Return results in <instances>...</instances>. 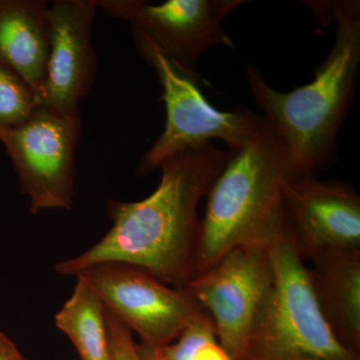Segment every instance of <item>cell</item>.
<instances>
[{
    "mask_svg": "<svg viewBox=\"0 0 360 360\" xmlns=\"http://www.w3.org/2000/svg\"><path fill=\"white\" fill-rule=\"evenodd\" d=\"M0 360H26L20 349L0 331Z\"/></svg>",
    "mask_w": 360,
    "mask_h": 360,
    "instance_id": "obj_18",
    "label": "cell"
},
{
    "mask_svg": "<svg viewBox=\"0 0 360 360\" xmlns=\"http://www.w3.org/2000/svg\"><path fill=\"white\" fill-rule=\"evenodd\" d=\"M35 108L32 89L18 73L0 63V134L20 127Z\"/></svg>",
    "mask_w": 360,
    "mask_h": 360,
    "instance_id": "obj_16",
    "label": "cell"
},
{
    "mask_svg": "<svg viewBox=\"0 0 360 360\" xmlns=\"http://www.w3.org/2000/svg\"><path fill=\"white\" fill-rule=\"evenodd\" d=\"M274 279L260 305L243 360H360L329 328L310 285L309 267L284 232L269 245Z\"/></svg>",
    "mask_w": 360,
    "mask_h": 360,
    "instance_id": "obj_4",
    "label": "cell"
},
{
    "mask_svg": "<svg viewBox=\"0 0 360 360\" xmlns=\"http://www.w3.org/2000/svg\"><path fill=\"white\" fill-rule=\"evenodd\" d=\"M75 277L84 281L106 310L146 347L169 345L205 311L186 290L168 285L134 265L96 264Z\"/></svg>",
    "mask_w": 360,
    "mask_h": 360,
    "instance_id": "obj_7",
    "label": "cell"
},
{
    "mask_svg": "<svg viewBox=\"0 0 360 360\" xmlns=\"http://www.w3.org/2000/svg\"><path fill=\"white\" fill-rule=\"evenodd\" d=\"M272 279L269 248H238L193 277L184 288L212 317L217 340L234 360H243Z\"/></svg>",
    "mask_w": 360,
    "mask_h": 360,
    "instance_id": "obj_8",
    "label": "cell"
},
{
    "mask_svg": "<svg viewBox=\"0 0 360 360\" xmlns=\"http://www.w3.org/2000/svg\"><path fill=\"white\" fill-rule=\"evenodd\" d=\"M111 360H142L131 331L106 310Z\"/></svg>",
    "mask_w": 360,
    "mask_h": 360,
    "instance_id": "obj_17",
    "label": "cell"
},
{
    "mask_svg": "<svg viewBox=\"0 0 360 360\" xmlns=\"http://www.w3.org/2000/svg\"><path fill=\"white\" fill-rule=\"evenodd\" d=\"M229 156V150L210 142L170 158L161 165L160 184L150 195L134 202L110 200V231L89 250L58 262L54 269L75 276L96 264H129L184 290L193 276L198 206Z\"/></svg>",
    "mask_w": 360,
    "mask_h": 360,
    "instance_id": "obj_1",
    "label": "cell"
},
{
    "mask_svg": "<svg viewBox=\"0 0 360 360\" xmlns=\"http://www.w3.org/2000/svg\"><path fill=\"white\" fill-rule=\"evenodd\" d=\"M310 285L342 345L360 354V250H331L311 259Z\"/></svg>",
    "mask_w": 360,
    "mask_h": 360,
    "instance_id": "obj_12",
    "label": "cell"
},
{
    "mask_svg": "<svg viewBox=\"0 0 360 360\" xmlns=\"http://www.w3.org/2000/svg\"><path fill=\"white\" fill-rule=\"evenodd\" d=\"M243 0H167L160 4L144 1H97L106 13L130 21L184 75L202 84L196 71L198 59L214 46L233 49L222 20Z\"/></svg>",
    "mask_w": 360,
    "mask_h": 360,
    "instance_id": "obj_9",
    "label": "cell"
},
{
    "mask_svg": "<svg viewBox=\"0 0 360 360\" xmlns=\"http://www.w3.org/2000/svg\"><path fill=\"white\" fill-rule=\"evenodd\" d=\"M335 25V44L309 84L281 92L255 66L245 65L253 99L288 148V180L317 177L336 158V136L352 104L360 63L359 2L347 1Z\"/></svg>",
    "mask_w": 360,
    "mask_h": 360,
    "instance_id": "obj_2",
    "label": "cell"
},
{
    "mask_svg": "<svg viewBox=\"0 0 360 360\" xmlns=\"http://www.w3.org/2000/svg\"><path fill=\"white\" fill-rule=\"evenodd\" d=\"M137 51L155 68L162 87L167 122L162 134L142 156L137 172L148 174L182 151L220 139L238 150L269 127L264 116L246 108L220 111L203 96L200 82L184 75L139 26L131 25Z\"/></svg>",
    "mask_w": 360,
    "mask_h": 360,
    "instance_id": "obj_5",
    "label": "cell"
},
{
    "mask_svg": "<svg viewBox=\"0 0 360 360\" xmlns=\"http://www.w3.org/2000/svg\"><path fill=\"white\" fill-rule=\"evenodd\" d=\"M146 347L158 360H234L217 340L214 323L206 311L194 317L169 345Z\"/></svg>",
    "mask_w": 360,
    "mask_h": 360,
    "instance_id": "obj_15",
    "label": "cell"
},
{
    "mask_svg": "<svg viewBox=\"0 0 360 360\" xmlns=\"http://www.w3.org/2000/svg\"><path fill=\"white\" fill-rule=\"evenodd\" d=\"M137 350H139V356H141L142 360H158L153 356L150 350L146 345H141V343H139V345L137 343Z\"/></svg>",
    "mask_w": 360,
    "mask_h": 360,
    "instance_id": "obj_19",
    "label": "cell"
},
{
    "mask_svg": "<svg viewBox=\"0 0 360 360\" xmlns=\"http://www.w3.org/2000/svg\"><path fill=\"white\" fill-rule=\"evenodd\" d=\"M51 51L49 4L41 0H0V63L32 89L44 82Z\"/></svg>",
    "mask_w": 360,
    "mask_h": 360,
    "instance_id": "obj_13",
    "label": "cell"
},
{
    "mask_svg": "<svg viewBox=\"0 0 360 360\" xmlns=\"http://www.w3.org/2000/svg\"><path fill=\"white\" fill-rule=\"evenodd\" d=\"M283 232L303 262L331 250H360V196L345 182L288 180Z\"/></svg>",
    "mask_w": 360,
    "mask_h": 360,
    "instance_id": "obj_10",
    "label": "cell"
},
{
    "mask_svg": "<svg viewBox=\"0 0 360 360\" xmlns=\"http://www.w3.org/2000/svg\"><path fill=\"white\" fill-rule=\"evenodd\" d=\"M56 326L70 338L80 360H111L105 307L82 279L56 314Z\"/></svg>",
    "mask_w": 360,
    "mask_h": 360,
    "instance_id": "obj_14",
    "label": "cell"
},
{
    "mask_svg": "<svg viewBox=\"0 0 360 360\" xmlns=\"http://www.w3.org/2000/svg\"><path fill=\"white\" fill-rule=\"evenodd\" d=\"M92 0H56L49 6L51 51L44 82L35 92L37 106L63 115H78L77 104L96 77L97 56Z\"/></svg>",
    "mask_w": 360,
    "mask_h": 360,
    "instance_id": "obj_11",
    "label": "cell"
},
{
    "mask_svg": "<svg viewBox=\"0 0 360 360\" xmlns=\"http://www.w3.org/2000/svg\"><path fill=\"white\" fill-rule=\"evenodd\" d=\"M231 156L210 191L193 255V276L234 248H269L283 232L288 148L267 127Z\"/></svg>",
    "mask_w": 360,
    "mask_h": 360,
    "instance_id": "obj_3",
    "label": "cell"
},
{
    "mask_svg": "<svg viewBox=\"0 0 360 360\" xmlns=\"http://www.w3.org/2000/svg\"><path fill=\"white\" fill-rule=\"evenodd\" d=\"M79 115L37 106L25 122L0 134L30 212L70 210L75 194V155L82 136Z\"/></svg>",
    "mask_w": 360,
    "mask_h": 360,
    "instance_id": "obj_6",
    "label": "cell"
}]
</instances>
